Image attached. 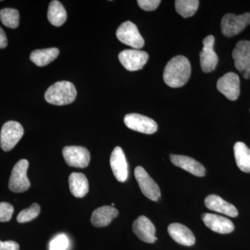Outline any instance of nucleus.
<instances>
[{"label":"nucleus","instance_id":"18","mask_svg":"<svg viewBox=\"0 0 250 250\" xmlns=\"http://www.w3.org/2000/svg\"><path fill=\"white\" fill-rule=\"evenodd\" d=\"M169 234L174 241L184 246L195 244V237L190 229L179 223L170 224L167 228Z\"/></svg>","mask_w":250,"mask_h":250},{"label":"nucleus","instance_id":"14","mask_svg":"<svg viewBox=\"0 0 250 250\" xmlns=\"http://www.w3.org/2000/svg\"><path fill=\"white\" fill-rule=\"evenodd\" d=\"M110 165L117 180L120 182H126L129 170L126 156L121 147H116L113 149L110 157Z\"/></svg>","mask_w":250,"mask_h":250},{"label":"nucleus","instance_id":"26","mask_svg":"<svg viewBox=\"0 0 250 250\" xmlns=\"http://www.w3.org/2000/svg\"><path fill=\"white\" fill-rule=\"evenodd\" d=\"M0 20L6 27L16 29L19 26V12L18 10L9 8L1 9L0 11Z\"/></svg>","mask_w":250,"mask_h":250},{"label":"nucleus","instance_id":"17","mask_svg":"<svg viewBox=\"0 0 250 250\" xmlns=\"http://www.w3.org/2000/svg\"><path fill=\"white\" fill-rule=\"evenodd\" d=\"M170 161L174 166L196 177H204L206 174L205 167L200 162L189 156L171 154Z\"/></svg>","mask_w":250,"mask_h":250},{"label":"nucleus","instance_id":"4","mask_svg":"<svg viewBox=\"0 0 250 250\" xmlns=\"http://www.w3.org/2000/svg\"><path fill=\"white\" fill-rule=\"evenodd\" d=\"M29 162L26 159L18 161L11 172L9 187L11 191L23 192L30 187V182L27 178V172Z\"/></svg>","mask_w":250,"mask_h":250},{"label":"nucleus","instance_id":"5","mask_svg":"<svg viewBox=\"0 0 250 250\" xmlns=\"http://www.w3.org/2000/svg\"><path fill=\"white\" fill-rule=\"evenodd\" d=\"M116 36L123 43L135 49L142 48L145 45L144 39L136 24L130 21H126L120 25L116 31Z\"/></svg>","mask_w":250,"mask_h":250},{"label":"nucleus","instance_id":"31","mask_svg":"<svg viewBox=\"0 0 250 250\" xmlns=\"http://www.w3.org/2000/svg\"><path fill=\"white\" fill-rule=\"evenodd\" d=\"M20 246L16 242L13 241H0V250H19Z\"/></svg>","mask_w":250,"mask_h":250},{"label":"nucleus","instance_id":"23","mask_svg":"<svg viewBox=\"0 0 250 250\" xmlns=\"http://www.w3.org/2000/svg\"><path fill=\"white\" fill-rule=\"evenodd\" d=\"M59 49L56 47L44 49H37L31 52L30 59L39 67H43L48 65L58 57Z\"/></svg>","mask_w":250,"mask_h":250},{"label":"nucleus","instance_id":"32","mask_svg":"<svg viewBox=\"0 0 250 250\" xmlns=\"http://www.w3.org/2000/svg\"><path fill=\"white\" fill-rule=\"evenodd\" d=\"M8 41L2 28L0 27V49H4L7 46Z\"/></svg>","mask_w":250,"mask_h":250},{"label":"nucleus","instance_id":"10","mask_svg":"<svg viewBox=\"0 0 250 250\" xmlns=\"http://www.w3.org/2000/svg\"><path fill=\"white\" fill-rule=\"evenodd\" d=\"M62 156L65 162L71 167L84 168L89 164V151L81 146H67L62 149Z\"/></svg>","mask_w":250,"mask_h":250},{"label":"nucleus","instance_id":"19","mask_svg":"<svg viewBox=\"0 0 250 250\" xmlns=\"http://www.w3.org/2000/svg\"><path fill=\"white\" fill-rule=\"evenodd\" d=\"M206 207L208 209L223 213L224 215H228L229 217L238 216V211L236 207L231 204L224 200L220 196L217 195H210L206 197L205 200Z\"/></svg>","mask_w":250,"mask_h":250},{"label":"nucleus","instance_id":"9","mask_svg":"<svg viewBox=\"0 0 250 250\" xmlns=\"http://www.w3.org/2000/svg\"><path fill=\"white\" fill-rule=\"evenodd\" d=\"M122 65L129 71L141 70L147 62L149 55L139 49H125L118 55Z\"/></svg>","mask_w":250,"mask_h":250},{"label":"nucleus","instance_id":"2","mask_svg":"<svg viewBox=\"0 0 250 250\" xmlns=\"http://www.w3.org/2000/svg\"><path fill=\"white\" fill-rule=\"evenodd\" d=\"M77 97L75 85L70 82L62 81L51 85L45 92V99L51 104L62 106L73 103Z\"/></svg>","mask_w":250,"mask_h":250},{"label":"nucleus","instance_id":"28","mask_svg":"<svg viewBox=\"0 0 250 250\" xmlns=\"http://www.w3.org/2000/svg\"><path fill=\"white\" fill-rule=\"evenodd\" d=\"M68 246V238L65 234H60L50 242L49 250H66Z\"/></svg>","mask_w":250,"mask_h":250},{"label":"nucleus","instance_id":"6","mask_svg":"<svg viewBox=\"0 0 250 250\" xmlns=\"http://www.w3.org/2000/svg\"><path fill=\"white\" fill-rule=\"evenodd\" d=\"M250 24V13L236 16L228 14L224 16L221 22L222 32L226 37H232L244 30Z\"/></svg>","mask_w":250,"mask_h":250},{"label":"nucleus","instance_id":"21","mask_svg":"<svg viewBox=\"0 0 250 250\" xmlns=\"http://www.w3.org/2000/svg\"><path fill=\"white\" fill-rule=\"evenodd\" d=\"M69 186L70 192L74 196L81 198L88 193L89 184L85 174L73 172L69 177Z\"/></svg>","mask_w":250,"mask_h":250},{"label":"nucleus","instance_id":"30","mask_svg":"<svg viewBox=\"0 0 250 250\" xmlns=\"http://www.w3.org/2000/svg\"><path fill=\"white\" fill-rule=\"evenodd\" d=\"M140 7L144 11H152L157 9L160 4V0H139L137 1Z\"/></svg>","mask_w":250,"mask_h":250},{"label":"nucleus","instance_id":"33","mask_svg":"<svg viewBox=\"0 0 250 250\" xmlns=\"http://www.w3.org/2000/svg\"></svg>","mask_w":250,"mask_h":250},{"label":"nucleus","instance_id":"13","mask_svg":"<svg viewBox=\"0 0 250 250\" xmlns=\"http://www.w3.org/2000/svg\"><path fill=\"white\" fill-rule=\"evenodd\" d=\"M217 88L228 100L235 101L240 95V78L234 72H228L219 79Z\"/></svg>","mask_w":250,"mask_h":250},{"label":"nucleus","instance_id":"8","mask_svg":"<svg viewBox=\"0 0 250 250\" xmlns=\"http://www.w3.org/2000/svg\"><path fill=\"white\" fill-rule=\"evenodd\" d=\"M134 175L143 195L152 201H158L161 197V190L157 184L141 166L134 170Z\"/></svg>","mask_w":250,"mask_h":250},{"label":"nucleus","instance_id":"29","mask_svg":"<svg viewBox=\"0 0 250 250\" xmlns=\"http://www.w3.org/2000/svg\"><path fill=\"white\" fill-rule=\"evenodd\" d=\"M14 207L7 202H0V222L9 221L14 213Z\"/></svg>","mask_w":250,"mask_h":250},{"label":"nucleus","instance_id":"7","mask_svg":"<svg viewBox=\"0 0 250 250\" xmlns=\"http://www.w3.org/2000/svg\"><path fill=\"white\" fill-rule=\"evenodd\" d=\"M235 67L246 80L250 78V41H240L233 50Z\"/></svg>","mask_w":250,"mask_h":250},{"label":"nucleus","instance_id":"1","mask_svg":"<svg viewBox=\"0 0 250 250\" xmlns=\"http://www.w3.org/2000/svg\"><path fill=\"white\" fill-rule=\"evenodd\" d=\"M191 73V66L188 59L179 55L171 59L166 65L164 80L171 88H179L187 83Z\"/></svg>","mask_w":250,"mask_h":250},{"label":"nucleus","instance_id":"15","mask_svg":"<svg viewBox=\"0 0 250 250\" xmlns=\"http://www.w3.org/2000/svg\"><path fill=\"white\" fill-rule=\"evenodd\" d=\"M132 229L138 238L146 243H154L157 240L154 224L144 215H141L135 220Z\"/></svg>","mask_w":250,"mask_h":250},{"label":"nucleus","instance_id":"24","mask_svg":"<svg viewBox=\"0 0 250 250\" xmlns=\"http://www.w3.org/2000/svg\"><path fill=\"white\" fill-rule=\"evenodd\" d=\"M47 18L49 22L56 27H61L67 20V13L62 3L57 0L51 1L49 5Z\"/></svg>","mask_w":250,"mask_h":250},{"label":"nucleus","instance_id":"27","mask_svg":"<svg viewBox=\"0 0 250 250\" xmlns=\"http://www.w3.org/2000/svg\"><path fill=\"white\" fill-rule=\"evenodd\" d=\"M41 211L40 206L38 204L34 203L26 209L22 210L21 213L18 214L17 220L18 223H25L27 222H30L31 220L35 219L36 217L39 216Z\"/></svg>","mask_w":250,"mask_h":250},{"label":"nucleus","instance_id":"20","mask_svg":"<svg viewBox=\"0 0 250 250\" xmlns=\"http://www.w3.org/2000/svg\"><path fill=\"white\" fill-rule=\"evenodd\" d=\"M119 214L118 209L111 206H104L93 212L90 218L92 225L95 228H104L111 223Z\"/></svg>","mask_w":250,"mask_h":250},{"label":"nucleus","instance_id":"3","mask_svg":"<svg viewBox=\"0 0 250 250\" xmlns=\"http://www.w3.org/2000/svg\"><path fill=\"white\" fill-rule=\"evenodd\" d=\"M24 135V129L21 123L9 121L3 125L0 134V146L4 152H9Z\"/></svg>","mask_w":250,"mask_h":250},{"label":"nucleus","instance_id":"11","mask_svg":"<svg viewBox=\"0 0 250 250\" xmlns=\"http://www.w3.org/2000/svg\"><path fill=\"white\" fill-rule=\"evenodd\" d=\"M125 125L130 129L146 134L156 132L158 125L152 118L138 113H129L125 117Z\"/></svg>","mask_w":250,"mask_h":250},{"label":"nucleus","instance_id":"22","mask_svg":"<svg viewBox=\"0 0 250 250\" xmlns=\"http://www.w3.org/2000/svg\"><path fill=\"white\" fill-rule=\"evenodd\" d=\"M235 159L240 170L250 173V149L243 142H237L233 147Z\"/></svg>","mask_w":250,"mask_h":250},{"label":"nucleus","instance_id":"25","mask_svg":"<svg viewBox=\"0 0 250 250\" xmlns=\"http://www.w3.org/2000/svg\"><path fill=\"white\" fill-rule=\"evenodd\" d=\"M198 0H177L175 9L177 12L184 18L194 16L198 9Z\"/></svg>","mask_w":250,"mask_h":250},{"label":"nucleus","instance_id":"16","mask_svg":"<svg viewBox=\"0 0 250 250\" xmlns=\"http://www.w3.org/2000/svg\"><path fill=\"white\" fill-rule=\"evenodd\" d=\"M202 220L207 228L214 232L229 233L234 230V225L229 219L213 213H204L202 215Z\"/></svg>","mask_w":250,"mask_h":250},{"label":"nucleus","instance_id":"12","mask_svg":"<svg viewBox=\"0 0 250 250\" xmlns=\"http://www.w3.org/2000/svg\"><path fill=\"white\" fill-rule=\"evenodd\" d=\"M214 42V36L212 35L207 36L203 40V48L200 53V64L206 73L213 71L218 64V55L213 49Z\"/></svg>","mask_w":250,"mask_h":250}]
</instances>
